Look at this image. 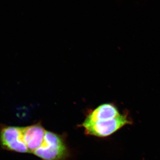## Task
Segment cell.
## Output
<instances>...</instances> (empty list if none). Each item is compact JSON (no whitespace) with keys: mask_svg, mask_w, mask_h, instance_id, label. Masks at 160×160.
Returning a JSON list of instances; mask_svg holds the SVG:
<instances>
[{"mask_svg":"<svg viewBox=\"0 0 160 160\" xmlns=\"http://www.w3.org/2000/svg\"><path fill=\"white\" fill-rule=\"evenodd\" d=\"M120 115L116 107L112 104L99 106L87 117L86 120L90 122L105 121L114 118Z\"/></svg>","mask_w":160,"mask_h":160,"instance_id":"obj_5","label":"cell"},{"mask_svg":"<svg viewBox=\"0 0 160 160\" xmlns=\"http://www.w3.org/2000/svg\"><path fill=\"white\" fill-rule=\"evenodd\" d=\"M0 141L5 149L21 153H29L23 140L22 127L6 126L0 131Z\"/></svg>","mask_w":160,"mask_h":160,"instance_id":"obj_3","label":"cell"},{"mask_svg":"<svg viewBox=\"0 0 160 160\" xmlns=\"http://www.w3.org/2000/svg\"><path fill=\"white\" fill-rule=\"evenodd\" d=\"M33 153L42 160H64L69 152L61 136L46 131L43 143Z\"/></svg>","mask_w":160,"mask_h":160,"instance_id":"obj_1","label":"cell"},{"mask_svg":"<svg viewBox=\"0 0 160 160\" xmlns=\"http://www.w3.org/2000/svg\"><path fill=\"white\" fill-rule=\"evenodd\" d=\"M127 117L120 114L117 117L105 121L90 122L85 120L82 126L86 134L98 137H106L113 134L125 125L131 124Z\"/></svg>","mask_w":160,"mask_h":160,"instance_id":"obj_2","label":"cell"},{"mask_svg":"<svg viewBox=\"0 0 160 160\" xmlns=\"http://www.w3.org/2000/svg\"><path fill=\"white\" fill-rule=\"evenodd\" d=\"M46 132L39 123L22 127L23 140L29 153H33L42 145Z\"/></svg>","mask_w":160,"mask_h":160,"instance_id":"obj_4","label":"cell"}]
</instances>
